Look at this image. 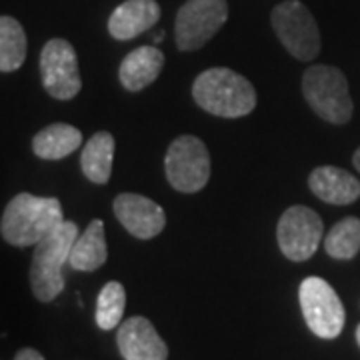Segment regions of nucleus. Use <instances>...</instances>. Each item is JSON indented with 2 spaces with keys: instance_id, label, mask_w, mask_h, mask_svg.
<instances>
[{
  "instance_id": "nucleus-21",
  "label": "nucleus",
  "mask_w": 360,
  "mask_h": 360,
  "mask_svg": "<svg viewBox=\"0 0 360 360\" xmlns=\"http://www.w3.org/2000/svg\"><path fill=\"white\" fill-rule=\"evenodd\" d=\"M127 307V290L116 281H110L103 286L98 300H96V324L101 330H112L116 328Z\"/></svg>"
},
{
  "instance_id": "nucleus-5",
  "label": "nucleus",
  "mask_w": 360,
  "mask_h": 360,
  "mask_svg": "<svg viewBox=\"0 0 360 360\" xmlns=\"http://www.w3.org/2000/svg\"><path fill=\"white\" fill-rule=\"evenodd\" d=\"M210 153L198 136L182 134L170 142L165 156V172L174 191L200 193L210 180Z\"/></svg>"
},
{
  "instance_id": "nucleus-18",
  "label": "nucleus",
  "mask_w": 360,
  "mask_h": 360,
  "mask_svg": "<svg viewBox=\"0 0 360 360\" xmlns=\"http://www.w3.org/2000/svg\"><path fill=\"white\" fill-rule=\"evenodd\" d=\"M82 144V132L65 122H54L37 132L32 139V150L42 160H60L72 155Z\"/></svg>"
},
{
  "instance_id": "nucleus-14",
  "label": "nucleus",
  "mask_w": 360,
  "mask_h": 360,
  "mask_svg": "<svg viewBox=\"0 0 360 360\" xmlns=\"http://www.w3.org/2000/svg\"><path fill=\"white\" fill-rule=\"evenodd\" d=\"M309 186L314 196L328 205H352L360 196V180L345 168L330 165L314 168L309 176Z\"/></svg>"
},
{
  "instance_id": "nucleus-10",
  "label": "nucleus",
  "mask_w": 360,
  "mask_h": 360,
  "mask_svg": "<svg viewBox=\"0 0 360 360\" xmlns=\"http://www.w3.org/2000/svg\"><path fill=\"white\" fill-rule=\"evenodd\" d=\"M42 86L56 101H70L82 89L75 46L65 39L49 40L40 51Z\"/></svg>"
},
{
  "instance_id": "nucleus-13",
  "label": "nucleus",
  "mask_w": 360,
  "mask_h": 360,
  "mask_svg": "<svg viewBox=\"0 0 360 360\" xmlns=\"http://www.w3.org/2000/svg\"><path fill=\"white\" fill-rule=\"evenodd\" d=\"M160 18L156 0H127L108 18V32L116 40H132L150 30Z\"/></svg>"
},
{
  "instance_id": "nucleus-12",
  "label": "nucleus",
  "mask_w": 360,
  "mask_h": 360,
  "mask_svg": "<svg viewBox=\"0 0 360 360\" xmlns=\"http://www.w3.org/2000/svg\"><path fill=\"white\" fill-rule=\"evenodd\" d=\"M118 352L124 360H167L168 347L156 333L155 324L144 316H130L116 335Z\"/></svg>"
},
{
  "instance_id": "nucleus-8",
  "label": "nucleus",
  "mask_w": 360,
  "mask_h": 360,
  "mask_svg": "<svg viewBox=\"0 0 360 360\" xmlns=\"http://www.w3.org/2000/svg\"><path fill=\"white\" fill-rule=\"evenodd\" d=\"M226 20V0H186L174 20V40L179 51L193 52L202 49Z\"/></svg>"
},
{
  "instance_id": "nucleus-24",
  "label": "nucleus",
  "mask_w": 360,
  "mask_h": 360,
  "mask_svg": "<svg viewBox=\"0 0 360 360\" xmlns=\"http://www.w3.org/2000/svg\"><path fill=\"white\" fill-rule=\"evenodd\" d=\"M356 342H359V347H360V324L356 326Z\"/></svg>"
},
{
  "instance_id": "nucleus-16",
  "label": "nucleus",
  "mask_w": 360,
  "mask_h": 360,
  "mask_svg": "<svg viewBox=\"0 0 360 360\" xmlns=\"http://www.w3.org/2000/svg\"><path fill=\"white\" fill-rule=\"evenodd\" d=\"M108 258L106 236H104V222L101 219L90 220L86 231L78 234L77 243L72 245L68 264L80 272H92L101 269Z\"/></svg>"
},
{
  "instance_id": "nucleus-7",
  "label": "nucleus",
  "mask_w": 360,
  "mask_h": 360,
  "mask_svg": "<svg viewBox=\"0 0 360 360\" xmlns=\"http://www.w3.org/2000/svg\"><path fill=\"white\" fill-rule=\"evenodd\" d=\"M298 300L304 322L312 335L333 340L342 333L347 312L336 290L321 276H309L300 283Z\"/></svg>"
},
{
  "instance_id": "nucleus-3",
  "label": "nucleus",
  "mask_w": 360,
  "mask_h": 360,
  "mask_svg": "<svg viewBox=\"0 0 360 360\" xmlns=\"http://www.w3.org/2000/svg\"><path fill=\"white\" fill-rule=\"evenodd\" d=\"M77 238L78 226L72 220H65L56 231H52L34 246L30 264V288L37 300L52 302L65 290L63 266L68 262Z\"/></svg>"
},
{
  "instance_id": "nucleus-15",
  "label": "nucleus",
  "mask_w": 360,
  "mask_h": 360,
  "mask_svg": "<svg viewBox=\"0 0 360 360\" xmlns=\"http://www.w3.org/2000/svg\"><path fill=\"white\" fill-rule=\"evenodd\" d=\"M165 66V54L156 46H139L129 52L118 68V80L129 92H141L155 82Z\"/></svg>"
},
{
  "instance_id": "nucleus-1",
  "label": "nucleus",
  "mask_w": 360,
  "mask_h": 360,
  "mask_svg": "<svg viewBox=\"0 0 360 360\" xmlns=\"http://www.w3.org/2000/svg\"><path fill=\"white\" fill-rule=\"evenodd\" d=\"M65 222L58 198L20 193L6 205L0 220V234L8 245L37 246Z\"/></svg>"
},
{
  "instance_id": "nucleus-9",
  "label": "nucleus",
  "mask_w": 360,
  "mask_h": 360,
  "mask_svg": "<svg viewBox=\"0 0 360 360\" xmlns=\"http://www.w3.org/2000/svg\"><path fill=\"white\" fill-rule=\"evenodd\" d=\"M324 222L312 208L295 205L286 208L276 226L281 252L292 262L309 260L321 246Z\"/></svg>"
},
{
  "instance_id": "nucleus-6",
  "label": "nucleus",
  "mask_w": 360,
  "mask_h": 360,
  "mask_svg": "<svg viewBox=\"0 0 360 360\" xmlns=\"http://www.w3.org/2000/svg\"><path fill=\"white\" fill-rule=\"evenodd\" d=\"M270 22L278 40L296 60L310 63L321 52V32L316 20L300 0H284L274 6Z\"/></svg>"
},
{
  "instance_id": "nucleus-19",
  "label": "nucleus",
  "mask_w": 360,
  "mask_h": 360,
  "mask_svg": "<svg viewBox=\"0 0 360 360\" xmlns=\"http://www.w3.org/2000/svg\"><path fill=\"white\" fill-rule=\"evenodd\" d=\"M26 34L22 25L14 16L0 18V70L14 72L25 65Z\"/></svg>"
},
{
  "instance_id": "nucleus-20",
  "label": "nucleus",
  "mask_w": 360,
  "mask_h": 360,
  "mask_svg": "<svg viewBox=\"0 0 360 360\" xmlns=\"http://www.w3.org/2000/svg\"><path fill=\"white\" fill-rule=\"evenodd\" d=\"M324 250L335 260H352L360 252V219L347 217L328 231Z\"/></svg>"
},
{
  "instance_id": "nucleus-11",
  "label": "nucleus",
  "mask_w": 360,
  "mask_h": 360,
  "mask_svg": "<svg viewBox=\"0 0 360 360\" xmlns=\"http://www.w3.org/2000/svg\"><path fill=\"white\" fill-rule=\"evenodd\" d=\"M115 217L127 231L141 238L150 240L167 226V214L162 206L148 196L134 193H122L115 198Z\"/></svg>"
},
{
  "instance_id": "nucleus-17",
  "label": "nucleus",
  "mask_w": 360,
  "mask_h": 360,
  "mask_svg": "<svg viewBox=\"0 0 360 360\" xmlns=\"http://www.w3.org/2000/svg\"><path fill=\"white\" fill-rule=\"evenodd\" d=\"M115 148V136L106 130H101L94 136H90L86 146L82 148V155H80V167L90 182L106 184L110 180Z\"/></svg>"
},
{
  "instance_id": "nucleus-22",
  "label": "nucleus",
  "mask_w": 360,
  "mask_h": 360,
  "mask_svg": "<svg viewBox=\"0 0 360 360\" xmlns=\"http://www.w3.org/2000/svg\"><path fill=\"white\" fill-rule=\"evenodd\" d=\"M14 360H44V356L40 354L39 350H34V348H22V350L16 352Z\"/></svg>"
},
{
  "instance_id": "nucleus-23",
  "label": "nucleus",
  "mask_w": 360,
  "mask_h": 360,
  "mask_svg": "<svg viewBox=\"0 0 360 360\" xmlns=\"http://www.w3.org/2000/svg\"><path fill=\"white\" fill-rule=\"evenodd\" d=\"M352 165H354V168L360 172V146L356 148V153H354V156H352Z\"/></svg>"
},
{
  "instance_id": "nucleus-4",
  "label": "nucleus",
  "mask_w": 360,
  "mask_h": 360,
  "mask_svg": "<svg viewBox=\"0 0 360 360\" xmlns=\"http://www.w3.org/2000/svg\"><path fill=\"white\" fill-rule=\"evenodd\" d=\"M302 94L309 106L330 124H347L354 104L348 92L347 77L328 65H312L302 75Z\"/></svg>"
},
{
  "instance_id": "nucleus-2",
  "label": "nucleus",
  "mask_w": 360,
  "mask_h": 360,
  "mask_svg": "<svg viewBox=\"0 0 360 360\" xmlns=\"http://www.w3.org/2000/svg\"><path fill=\"white\" fill-rule=\"evenodd\" d=\"M193 98L208 115L240 118L257 108V90L243 75L214 66L194 78Z\"/></svg>"
}]
</instances>
